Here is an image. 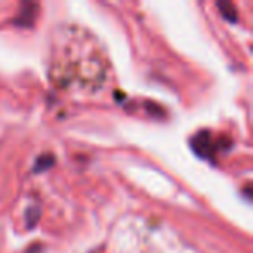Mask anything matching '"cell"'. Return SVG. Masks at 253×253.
I'll return each mask as SVG.
<instances>
[{"mask_svg": "<svg viewBox=\"0 0 253 253\" xmlns=\"http://www.w3.org/2000/svg\"><path fill=\"white\" fill-rule=\"evenodd\" d=\"M191 148H193V151L196 153L198 156H201V158H211V156L215 155V151H217V144H215V141L211 139V134L208 130H201L198 132L196 135H193V139H191Z\"/></svg>", "mask_w": 253, "mask_h": 253, "instance_id": "obj_1", "label": "cell"}, {"mask_svg": "<svg viewBox=\"0 0 253 253\" xmlns=\"http://www.w3.org/2000/svg\"><path fill=\"white\" fill-rule=\"evenodd\" d=\"M37 16H39V4H33V2H23L21 9H19L18 16L12 23L21 28H32L33 23H35Z\"/></svg>", "mask_w": 253, "mask_h": 253, "instance_id": "obj_2", "label": "cell"}, {"mask_svg": "<svg viewBox=\"0 0 253 253\" xmlns=\"http://www.w3.org/2000/svg\"><path fill=\"white\" fill-rule=\"evenodd\" d=\"M217 7H218V11H220V14L224 16L225 21H229V23L238 21V11H236L234 4L222 0V2H217Z\"/></svg>", "mask_w": 253, "mask_h": 253, "instance_id": "obj_3", "label": "cell"}, {"mask_svg": "<svg viewBox=\"0 0 253 253\" xmlns=\"http://www.w3.org/2000/svg\"><path fill=\"white\" fill-rule=\"evenodd\" d=\"M56 165V156L50 155V153H43L42 156H39L35 162V167H33V172H45V170H49L50 167Z\"/></svg>", "mask_w": 253, "mask_h": 253, "instance_id": "obj_4", "label": "cell"}, {"mask_svg": "<svg viewBox=\"0 0 253 253\" xmlns=\"http://www.w3.org/2000/svg\"><path fill=\"white\" fill-rule=\"evenodd\" d=\"M39 218H40L39 208H28V210H26V224H28V227H35Z\"/></svg>", "mask_w": 253, "mask_h": 253, "instance_id": "obj_5", "label": "cell"}, {"mask_svg": "<svg viewBox=\"0 0 253 253\" xmlns=\"http://www.w3.org/2000/svg\"><path fill=\"white\" fill-rule=\"evenodd\" d=\"M144 106H146V109H148V113L149 115H153V116H165V109L162 108V106H158V104H153V102H149V101H146L144 102Z\"/></svg>", "mask_w": 253, "mask_h": 253, "instance_id": "obj_6", "label": "cell"}, {"mask_svg": "<svg viewBox=\"0 0 253 253\" xmlns=\"http://www.w3.org/2000/svg\"><path fill=\"white\" fill-rule=\"evenodd\" d=\"M245 196L248 198V200H250V198H252V186H246V189H245Z\"/></svg>", "mask_w": 253, "mask_h": 253, "instance_id": "obj_7", "label": "cell"}]
</instances>
